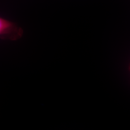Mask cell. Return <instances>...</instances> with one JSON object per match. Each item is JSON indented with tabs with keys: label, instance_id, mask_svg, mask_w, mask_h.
Returning <instances> with one entry per match:
<instances>
[{
	"label": "cell",
	"instance_id": "obj_1",
	"mask_svg": "<svg viewBox=\"0 0 130 130\" xmlns=\"http://www.w3.org/2000/svg\"><path fill=\"white\" fill-rule=\"evenodd\" d=\"M22 28L7 19H0V37L3 40L16 41L22 37Z\"/></svg>",
	"mask_w": 130,
	"mask_h": 130
},
{
	"label": "cell",
	"instance_id": "obj_2",
	"mask_svg": "<svg viewBox=\"0 0 130 130\" xmlns=\"http://www.w3.org/2000/svg\"><path fill=\"white\" fill-rule=\"evenodd\" d=\"M129 70L130 71V65H129Z\"/></svg>",
	"mask_w": 130,
	"mask_h": 130
}]
</instances>
